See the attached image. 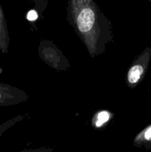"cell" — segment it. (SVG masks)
<instances>
[{"label": "cell", "mask_w": 151, "mask_h": 152, "mask_svg": "<svg viewBox=\"0 0 151 152\" xmlns=\"http://www.w3.org/2000/svg\"><path fill=\"white\" fill-rule=\"evenodd\" d=\"M68 20L91 58L102 55L113 41L111 21L94 0H68Z\"/></svg>", "instance_id": "obj_1"}, {"label": "cell", "mask_w": 151, "mask_h": 152, "mask_svg": "<svg viewBox=\"0 0 151 152\" xmlns=\"http://www.w3.org/2000/svg\"><path fill=\"white\" fill-rule=\"evenodd\" d=\"M40 59L56 71H68L70 68V62L63 52L50 40H42L38 48Z\"/></svg>", "instance_id": "obj_2"}, {"label": "cell", "mask_w": 151, "mask_h": 152, "mask_svg": "<svg viewBox=\"0 0 151 152\" xmlns=\"http://www.w3.org/2000/svg\"><path fill=\"white\" fill-rule=\"evenodd\" d=\"M150 49L147 48L133 60L126 74V83L130 88H134L143 80L150 57Z\"/></svg>", "instance_id": "obj_3"}, {"label": "cell", "mask_w": 151, "mask_h": 152, "mask_svg": "<svg viewBox=\"0 0 151 152\" xmlns=\"http://www.w3.org/2000/svg\"><path fill=\"white\" fill-rule=\"evenodd\" d=\"M29 95L25 91L10 85L0 83V107L16 105L26 102Z\"/></svg>", "instance_id": "obj_4"}, {"label": "cell", "mask_w": 151, "mask_h": 152, "mask_svg": "<svg viewBox=\"0 0 151 152\" xmlns=\"http://www.w3.org/2000/svg\"><path fill=\"white\" fill-rule=\"evenodd\" d=\"M10 35L7 28V21L2 7L0 4V50L3 54L8 53L10 46Z\"/></svg>", "instance_id": "obj_5"}, {"label": "cell", "mask_w": 151, "mask_h": 152, "mask_svg": "<svg viewBox=\"0 0 151 152\" xmlns=\"http://www.w3.org/2000/svg\"><path fill=\"white\" fill-rule=\"evenodd\" d=\"M28 115H23V114H19L17 115L16 117H13V118L9 119L7 121H5L4 123L0 124V137L3 135V134L7 131L8 129H10V128L13 127V126H15L16 124H17L19 122L22 121L23 120H25L27 117Z\"/></svg>", "instance_id": "obj_6"}, {"label": "cell", "mask_w": 151, "mask_h": 152, "mask_svg": "<svg viewBox=\"0 0 151 152\" xmlns=\"http://www.w3.org/2000/svg\"><path fill=\"white\" fill-rule=\"evenodd\" d=\"M53 148L51 147L42 146L37 148H30V149H24L17 152H53Z\"/></svg>", "instance_id": "obj_7"}, {"label": "cell", "mask_w": 151, "mask_h": 152, "mask_svg": "<svg viewBox=\"0 0 151 152\" xmlns=\"http://www.w3.org/2000/svg\"><path fill=\"white\" fill-rule=\"evenodd\" d=\"M37 18V13L36 12L34 11V10H31L28 13V19L30 21H33L35 20Z\"/></svg>", "instance_id": "obj_8"}, {"label": "cell", "mask_w": 151, "mask_h": 152, "mask_svg": "<svg viewBox=\"0 0 151 152\" xmlns=\"http://www.w3.org/2000/svg\"><path fill=\"white\" fill-rule=\"evenodd\" d=\"M149 1H151V0H149Z\"/></svg>", "instance_id": "obj_9"}]
</instances>
